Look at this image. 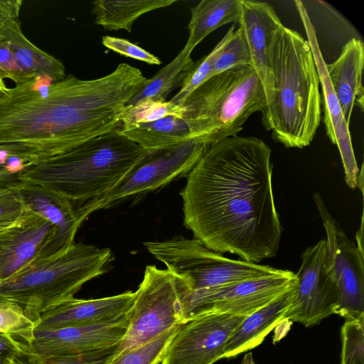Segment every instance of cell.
<instances>
[{"label": "cell", "instance_id": "obj_1", "mask_svg": "<svg viewBox=\"0 0 364 364\" xmlns=\"http://www.w3.org/2000/svg\"><path fill=\"white\" fill-rule=\"evenodd\" d=\"M271 154L262 139L237 135L209 146L187 174L184 225L210 250L255 263L277 255L282 227Z\"/></svg>", "mask_w": 364, "mask_h": 364}, {"label": "cell", "instance_id": "obj_2", "mask_svg": "<svg viewBox=\"0 0 364 364\" xmlns=\"http://www.w3.org/2000/svg\"><path fill=\"white\" fill-rule=\"evenodd\" d=\"M146 77L127 63L92 80L35 77L0 95V147L31 164L118 130Z\"/></svg>", "mask_w": 364, "mask_h": 364}, {"label": "cell", "instance_id": "obj_3", "mask_svg": "<svg viewBox=\"0 0 364 364\" xmlns=\"http://www.w3.org/2000/svg\"><path fill=\"white\" fill-rule=\"evenodd\" d=\"M268 57L273 92L262 112V124L287 148L307 146L321 114L319 77L309 43L282 25L272 37Z\"/></svg>", "mask_w": 364, "mask_h": 364}, {"label": "cell", "instance_id": "obj_4", "mask_svg": "<svg viewBox=\"0 0 364 364\" xmlns=\"http://www.w3.org/2000/svg\"><path fill=\"white\" fill-rule=\"evenodd\" d=\"M146 152L115 130L30 165L20 179L67 198L75 208L109 191Z\"/></svg>", "mask_w": 364, "mask_h": 364}, {"label": "cell", "instance_id": "obj_5", "mask_svg": "<svg viewBox=\"0 0 364 364\" xmlns=\"http://www.w3.org/2000/svg\"><path fill=\"white\" fill-rule=\"evenodd\" d=\"M111 260L109 248L75 243L1 281L0 300L20 306L36 324L42 314L74 298L85 283L104 274Z\"/></svg>", "mask_w": 364, "mask_h": 364}, {"label": "cell", "instance_id": "obj_6", "mask_svg": "<svg viewBox=\"0 0 364 364\" xmlns=\"http://www.w3.org/2000/svg\"><path fill=\"white\" fill-rule=\"evenodd\" d=\"M267 105L262 82L250 65L230 68L199 85L181 105L191 139L208 146L235 136Z\"/></svg>", "mask_w": 364, "mask_h": 364}, {"label": "cell", "instance_id": "obj_7", "mask_svg": "<svg viewBox=\"0 0 364 364\" xmlns=\"http://www.w3.org/2000/svg\"><path fill=\"white\" fill-rule=\"evenodd\" d=\"M190 291L183 279L167 269L147 265L128 313L127 331L114 355L148 343L184 323L183 301Z\"/></svg>", "mask_w": 364, "mask_h": 364}, {"label": "cell", "instance_id": "obj_8", "mask_svg": "<svg viewBox=\"0 0 364 364\" xmlns=\"http://www.w3.org/2000/svg\"><path fill=\"white\" fill-rule=\"evenodd\" d=\"M144 245L168 271L183 279L191 291L271 275L279 271L268 265L226 257L195 237L178 236L165 241L146 242Z\"/></svg>", "mask_w": 364, "mask_h": 364}, {"label": "cell", "instance_id": "obj_9", "mask_svg": "<svg viewBox=\"0 0 364 364\" xmlns=\"http://www.w3.org/2000/svg\"><path fill=\"white\" fill-rule=\"evenodd\" d=\"M208 147L199 141L190 139L168 148L147 151L113 188L76 208L80 223L94 211L154 191L187 175Z\"/></svg>", "mask_w": 364, "mask_h": 364}, {"label": "cell", "instance_id": "obj_10", "mask_svg": "<svg viewBox=\"0 0 364 364\" xmlns=\"http://www.w3.org/2000/svg\"><path fill=\"white\" fill-rule=\"evenodd\" d=\"M296 282L293 272L279 269L271 275L190 291L183 301L185 321L208 313L247 316L273 301Z\"/></svg>", "mask_w": 364, "mask_h": 364}, {"label": "cell", "instance_id": "obj_11", "mask_svg": "<svg viewBox=\"0 0 364 364\" xmlns=\"http://www.w3.org/2000/svg\"><path fill=\"white\" fill-rule=\"evenodd\" d=\"M326 231L325 265L338 291L335 314L346 320L364 317V256L343 232L318 193L313 196Z\"/></svg>", "mask_w": 364, "mask_h": 364}, {"label": "cell", "instance_id": "obj_12", "mask_svg": "<svg viewBox=\"0 0 364 364\" xmlns=\"http://www.w3.org/2000/svg\"><path fill=\"white\" fill-rule=\"evenodd\" d=\"M325 255V239L303 252L301 266L295 274V296L284 316V321H295L310 327L335 314L338 291L326 269Z\"/></svg>", "mask_w": 364, "mask_h": 364}, {"label": "cell", "instance_id": "obj_13", "mask_svg": "<svg viewBox=\"0 0 364 364\" xmlns=\"http://www.w3.org/2000/svg\"><path fill=\"white\" fill-rule=\"evenodd\" d=\"M245 316L208 313L180 325L161 364H213L224 358L227 341Z\"/></svg>", "mask_w": 364, "mask_h": 364}, {"label": "cell", "instance_id": "obj_14", "mask_svg": "<svg viewBox=\"0 0 364 364\" xmlns=\"http://www.w3.org/2000/svg\"><path fill=\"white\" fill-rule=\"evenodd\" d=\"M294 4L307 35V41L319 77L323 97V123L326 132L330 141L338 146L346 184L351 189H355L357 187L360 169L353 151L349 125L344 119L340 104L331 84L326 68V63L318 46L314 26L303 2L296 0Z\"/></svg>", "mask_w": 364, "mask_h": 364}, {"label": "cell", "instance_id": "obj_15", "mask_svg": "<svg viewBox=\"0 0 364 364\" xmlns=\"http://www.w3.org/2000/svg\"><path fill=\"white\" fill-rule=\"evenodd\" d=\"M128 326L122 321L88 326L66 327L55 330H35L23 348L41 357L85 353L118 345Z\"/></svg>", "mask_w": 364, "mask_h": 364}, {"label": "cell", "instance_id": "obj_16", "mask_svg": "<svg viewBox=\"0 0 364 364\" xmlns=\"http://www.w3.org/2000/svg\"><path fill=\"white\" fill-rule=\"evenodd\" d=\"M55 235L49 220L28 209L16 223L1 232V282L40 259Z\"/></svg>", "mask_w": 364, "mask_h": 364}, {"label": "cell", "instance_id": "obj_17", "mask_svg": "<svg viewBox=\"0 0 364 364\" xmlns=\"http://www.w3.org/2000/svg\"><path fill=\"white\" fill-rule=\"evenodd\" d=\"M135 294V291H129L100 299H70L42 314L35 324V330L88 326L126 320Z\"/></svg>", "mask_w": 364, "mask_h": 364}, {"label": "cell", "instance_id": "obj_18", "mask_svg": "<svg viewBox=\"0 0 364 364\" xmlns=\"http://www.w3.org/2000/svg\"><path fill=\"white\" fill-rule=\"evenodd\" d=\"M238 23L250 53L252 67L257 72L263 85L267 107L271 101L273 92L268 48L274 31L283 24L269 4L251 0H242Z\"/></svg>", "mask_w": 364, "mask_h": 364}, {"label": "cell", "instance_id": "obj_19", "mask_svg": "<svg viewBox=\"0 0 364 364\" xmlns=\"http://www.w3.org/2000/svg\"><path fill=\"white\" fill-rule=\"evenodd\" d=\"M18 191L28 210L45 218L56 228L55 238L40 259L62 252L75 244V234L82 223L69 200L40 185L26 181H21Z\"/></svg>", "mask_w": 364, "mask_h": 364}, {"label": "cell", "instance_id": "obj_20", "mask_svg": "<svg viewBox=\"0 0 364 364\" xmlns=\"http://www.w3.org/2000/svg\"><path fill=\"white\" fill-rule=\"evenodd\" d=\"M363 65L364 46L360 40L355 38L343 46L341 55L333 63L326 64L331 84L348 125L355 105L363 111Z\"/></svg>", "mask_w": 364, "mask_h": 364}, {"label": "cell", "instance_id": "obj_21", "mask_svg": "<svg viewBox=\"0 0 364 364\" xmlns=\"http://www.w3.org/2000/svg\"><path fill=\"white\" fill-rule=\"evenodd\" d=\"M296 283L264 306L246 316L226 343L224 358H230L262 343L266 336L282 322L291 304Z\"/></svg>", "mask_w": 364, "mask_h": 364}, {"label": "cell", "instance_id": "obj_22", "mask_svg": "<svg viewBox=\"0 0 364 364\" xmlns=\"http://www.w3.org/2000/svg\"><path fill=\"white\" fill-rule=\"evenodd\" d=\"M0 36L16 62L33 78L46 77L58 82L66 77L60 60L36 47L23 35L18 18L1 25Z\"/></svg>", "mask_w": 364, "mask_h": 364}, {"label": "cell", "instance_id": "obj_23", "mask_svg": "<svg viewBox=\"0 0 364 364\" xmlns=\"http://www.w3.org/2000/svg\"><path fill=\"white\" fill-rule=\"evenodd\" d=\"M242 0H202L191 9L188 38L183 47L191 53L211 32L229 23H238Z\"/></svg>", "mask_w": 364, "mask_h": 364}, {"label": "cell", "instance_id": "obj_24", "mask_svg": "<svg viewBox=\"0 0 364 364\" xmlns=\"http://www.w3.org/2000/svg\"><path fill=\"white\" fill-rule=\"evenodd\" d=\"M176 0H97L93 1L92 13L95 23L107 31L131 32L132 26L146 13L176 3Z\"/></svg>", "mask_w": 364, "mask_h": 364}, {"label": "cell", "instance_id": "obj_25", "mask_svg": "<svg viewBox=\"0 0 364 364\" xmlns=\"http://www.w3.org/2000/svg\"><path fill=\"white\" fill-rule=\"evenodd\" d=\"M118 132L148 152L193 139L186 122L183 119L173 115L151 122L139 124Z\"/></svg>", "mask_w": 364, "mask_h": 364}, {"label": "cell", "instance_id": "obj_26", "mask_svg": "<svg viewBox=\"0 0 364 364\" xmlns=\"http://www.w3.org/2000/svg\"><path fill=\"white\" fill-rule=\"evenodd\" d=\"M191 54L183 48L172 61L153 77L146 79L142 88L127 105H132L146 98L166 100L170 92L182 83L191 69L194 62Z\"/></svg>", "mask_w": 364, "mask_h": 364}, {"label": "cell", "instance_id": "obj_27", "mask_svg": "<svg viewBox=\"0 0 364 364\" xmlns=\"http://www.w3.org/2000/svg\"><path fill=\"white\" fill-rule=\"evenodd\" d=\"M183 113L182 106L170 101L146 98L126 106L117 131H125L139 124L154 122L170 115L182 118Z\"/></svg>", "mask_w": 364, "mask_h": 364}, {"label": "cell", "instance_id": "obj_28", "mask_svg": "<svg viewBox=\"0 0 364 364\" xmlns=\"http://www.w3.org/2000/svg\"><path fill=\"white\" fill-rule=\"evenodd\" d=\"M178 326L148 343L114 355L108 364H161Z\"/></svg>", "mask_w": 364, "mask_h": 364}, {"label": "cell", "instance_id": "obj_29", "mask_svg": "<svg viewBox=\"0 0 364 364\" xmlns=\"http://www.w3.org/2000/svg\"><path fill=\"white\" fill-rule=\"evenodd\" d=\"M235 27L234 24L230 28L225 36L216 44L210 53L193 63L189 73L183 80L180 90L169 100L170 102L181 106L189 95L210 77L213 63L228 42Z\"/></svg>", "mask_w": 364, "mask_h": 364}, {"label": "cell", "instance_id": "obj_30", "mask_svg": "<svg viewBox=\"0 0 364 364\" xmlns=\"http://www.w3.org/2000/svg\"><path fill=\"white\" fill-rule=\"evenodd\" d=\"M252 66L250 53L241 28L234 30L219 55L214 60L210 77L230 68Z\"/></svg>", "mask_w": 364, "mask_h": 364}, {"label": "cell", "instance_id": "obj_31", "mask_svg": "<svg viewBox=\"0 0 364 364\" xmlns=\"http://www.w3.org/2000/svg\"><path fill=\"white\" fill-rule=\"evenodd\" d=\"M118 345L82 354L50 357H41L23 348L20 357L25 364H108Z\"/></svg>", "mask_w": 364, "mask_h": 364}, {"label": "cell", "instance_id": "obj_32", "mask_svg": "<svg viewBox=\"0 0 364 364\" xmlns=\"http://www.w3.org/2000/svg\"><path fill=\"white\" fill-rule=\"evenodd\" d=\"M34 329L35 323L20 306L0 300V332L11 334L28 344Z\"/></svg>", "mask_w": 364, "mask_h": 364}, {"label": "cell", "instance_id": "obj_33", "mask_svg": "<svg viewBox=\"0 0 364 364\" xmlns=\"http://www.w3.org/2000/svg\"><path fill=\"white\" fill-rule=\"evenodd\" d=\"M341 334L340 364H364V317L346 320Z\"/></svg>", "mask_w": 364, "mask_h": 364}, {"label": "cell", "instance_id": "obj_34", "mask_svg": "<svg viewBox=\"0 0 364 364\" xmlns=\"http://www.w3.org/2000/svg\"><path fill=\"white\" fill-rule=\"evenodd\" d=\"M18 186L0 188V232L16 223L28 211Z\"/></svg>", "mask_w": 364, "mask_h": 364}, {"label": "cell", "instance_id": "obj_35", "mask_svg": "<svg viewBox=\"0 0 364 364\" xmlns=\"http://www.w3.org/2000/svg\"><path fill=\"white\" fill-rule=\"evenodd\" d=\"M31 164L0 147V188L18 186L21 173Z\"/></svg>", "mask_w": 364, "mask_h": 364}, {"label": "cell", "instance_id": "obj_36", "mask_svg": "<svg viewBox=\"0 0 364 364\" xmlns=\"http://www.w3.org/2000/svg\"><path fill=\"white\" fill-rule=\"evenodd\" d=\"M102 43L111 50L126 57L140 60L149 65H160L161 63L158 57L127 39L105 36L102 38Z\"/></svg>", "mask_w": 364, "mask_h": 364}, {"label": "cell", "instance_id": "obj_37", "mask_svg": "<svg viewBox=\"0 0 364 364\" xmlns=\"http://www.w3.org/2000/svg\"><path fill=\"white\" fill-rule=\"evenodd\" d=\"M0 77L20 84L33 79L16 62L11 50L0 36Z\"/></svg>", "mask_w": 364, "mask_h": 364}, {"label": "cell", "instance_id": "obj_38", "mask_svg": "<svg viewBox=\"0 0 364 364\" xmlns=\"http://www.w3.org/2000/svg\"><path fill=\"white\" fill-rule=\"evenodd\" d=\"M25 345L11 334L0 332V364H11L23 353Z\"/></svg>", "mask_w": 364, "mask_h": 364}, {"label": "cell", "instance_id": "obj_39", "mask_svg": "<svg viewBox=\"0 0 364 364\" xmlns=\"http://www.w3.org/2000/svg\"><path fill=\"white\" fill-rule=\"evenodd\" d=\"M16 11V6L14 1L0 0V25L14 18Z\"/></svg>", "mask_w": 364, "mask_h": 364}, {"label": "cell", "instance_id": "obj_40", "mask_svg": "<svg viewBox=\"0 0 364 364\" xmlns=\"http://www.w3.org/2000/svg\"><path fill=\"white\" fill-rule=\"evenodd\" d=\"M361 223H360V229L357 232V234H356V240H357V248L361 252L363 253V215H362V218H361Z\"/></svg>", "mask_w": 364, "mask_h": 364}, {"label": "cell", "instance_id": "obj_41", "mask_svg": "<svg viewBox=\"0 0 364 364\" xmlns=\"http://www.w3.org/2000/svg\"><path fill=\"white\" fill-rule=\"evenodd\" d=\"M357 187L360 188V191L363 193V164L361 165V168L359 171Z\"/></svg>", "mask_w": 364, "mask_h": 364}, {"label": "cell", "instance_id": "obj_42", "mask_svg": "<svg viewBox=\"0 0 364 364\" xmlns=\"http://www.w3.org/2000/svg\"><path fill=\"white\" fill-rule=\"evenodd\" d=\"M241 364H255L251 353H248L245 355Z\"/></svg>", "mask_w": 364, "mask_h": 364}, {"label": "cell", "instance_id": "obj_43", "mask_svg": "<svg viewBox=\"0 0 364 364\" xmlns=\"http://www.w3.org/2000/svg\"><path fill=\"white\" fill-rule=\"evenodd\" d=\"M7 87L6 86L4 79L0 77V95L4 92L7 90Z\"/></svg>", "mask_w": 364, "mask_h": 364}, {"label": "cell", "instance_id": "obj_44", "mask_svg": "<svg viewBox=\"0 0 364 364\" xmlns=\"http://www.w3.org/2000/svg\"><path fill=\"white\" fill-rule=\"evenodd\" d=\"M11 364H25L20 355L16 358Z\"/></svg>", "mask_w": 364, "mask_h": 364}, {"label": "cell", "instance_id": "obj_45", "mask_svg": "<svg viewBox=\"0 0 364 364\" xmlns=\"http://www.w3.org/2000/svg\"><path fill=\"white\" fill-rule=\"evenodd\" d=\"M0 282H1V280H0Z\"/></svg>", "mask_w": 364, "mask_h": 364}]
</instances>
